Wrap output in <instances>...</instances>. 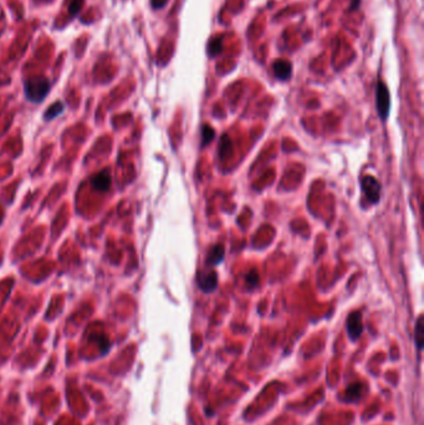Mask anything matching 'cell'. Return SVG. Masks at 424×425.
I'll return each instance as SVG.
<instances>
[{"instance_id":"cell-15","label":"cell","mask_w":424,"mask_h":425,"mask_svg":"<svg viewBox=\"0 0 424 425\" xmlns=\"http://www.w3.org/2000/svg\"><path fill=\"white\" fill-rule=\"evenodd\" d=\"M362 0H351V7H350V11L357 10L358 7L361 5Z\"/></svg>"},{"instance_id":"cell-3","label":"cell","mask_w":424,"mask_h":425,"mask_svg":"<svg viewBox=\"0 0 424 425\" xmlns=\"http://www.w3.org/2000/svg\"><path fill=\"white\" fill-rule=\"evenodd\" d=\"M361 188L370 203H378L381 196V186L372 175H364L361 180Z\"/></svg>"},{"instance_id":"cell-4","label":"cell","mask_w":424,"mask_h":425,"mask_svg":"<svg viewBox=\"0 0 424 425\" xmlns=\"http://www.w3.org/2000/svg\"><path fill=\"white\" fill-rule=\"evenodd\" d=\"M363 331V323H362V315L358 311H355L347 318V332H349L350 338L352 341H356L361 336Z\"/></svg>"},{"instance_id":"cell-2","label":"cell","mask_w":424,"mask_h":425,"mask_svg":"<svg viewBox=\"0 0 424 425\" xmlns=\"http://www.w3.org/2000/svg\"><path fill=\"white\" fill-rule=\"evenodd\" d=\"M376 104H377V111L381 119H387L388 113H390L391 108V96L390 91H388L387 86L384 82L379 81L377 84L376 89Z\"/></svg>"},{"instance_id":"cell-5","label":"cell","mask_w":424,"mask_h":425,"mask_svg":"<svg viewBox=\"0 0 424 425\" xmlns=\"http://www.w3.org/2000/svg\"><path fill=\"white\" fill-rule=\"evenodd\" d=\"M197 282H198L199 289L204 292H211L217 289L218 286V275L216 271H208V272H200L197 277Z\"/></svg>"},{"instance_id":"cell-13","label":"cell","mask_w":424,"mask_h":425,"mask_svg":"<svg viewBox=\"0 0 424 425\" xmlns=\"http://www.w3.org/2000/svg\"><path fill=\"white\" fill-rule=\"evenodd\" d=\"M202 138H203L202 139L203 145H208V143L214 138V131H213V128L209 127L208 125L203 126V128H202Z\"/></svg>"},{"instance_id":"cell-12","label":"cell","mask_w":424,"mask_h":425,"mask_svg":"<svg viewBox=\"0 0 424 425\" xmlns=\"http://www.w3.org/2000/svg\"><path fill=\"white\" fill-rule=\"evenodd\" d=\"M361 393H362V386L360 383H357V384H351L347 388V392H346V397L349 398V399L353 400L356 398L361 397Z\"/></svg>"},{"instance_id":"cell-9","label":"cell","mask_w":424,"mask_h":425,"mask_svg":"<svg viewBox=\"0 0 424 425\" xmlns=\"http://www.w3.org/2000/svg\"><path fill=\"white\" fill-rule=\"evenodd\" d=\"M64 110H65V105L63 104V102H60V101L55 102L54 105H51V106L45 111L44 118H45V121H50V119L56 118L57 116H60L61 113L64 112Z\"/></svg>"},{"instance_id":"cell-7","label":"cell","mask_w":424,"mask_h":425,"mask_svg":"<svg viewBox=\"0 0 424 425\" xmlns=\"http://www.w3.org/2000/svg\"><path fill=\"white\" fill-rule=\"evenodd\" d=\"M274 75L280 81H286L290 78L293 72V65L287 60H276L273 65Z\"/></svg>"},{"instance_id":"cell-11","label":"cell","mask_w":424,"mask_h":425,"mask_svg":"<svg viewBox=\"0 0 424 425\" xmlns=\"http://www.w3.org/2000/svg\"><path fill=\"white\" fill-rule=\"evenodd\" d=\"M223 48V40L222 39H211L209 41L208 45V51L210 56H214V55H218L219 52H222Z\"/></svg>"},{"instance_id":"cell-8","label":"cell","mask_w":424,"mask_h":425,"mask_svg":"<svg viewBox=\"0 0 424 425\" xmlns=\"http://www.w3.org/2000/svg\"><path fill=\"white\" fill-rule=\"evenodd\" d=\"M223 257H224V248H223V245L218 244L213 246L207 256L208 265H218V264L222 261Z\"/></svg>"},{"instance_id":"cell-10","label":"cell","mask_w":424,"mask_h":425,"mask_svg":"<svg viewBox=\"0 0 424 425\" xmlns=\"http://www.w3.org/2000/svg\"><path fill=\"white\" fill-rule=\"evenodd\" d=\"M423 339H424V326H423V316L418 317L417 325H416V343L418 350H422L423 347Z\"/></svg>"},{"instance_id":"cell-14","label":"cell","mask_w":424,"mask_h":425,"mask_svg":"<svg viewBox=\"0 0 424 425\" xmlns=\"http://www.w3.org/2000/svg\"><path fill=\"white\" fill-rule=\"evenodd\" d=\"M246 281H248V284L252 287H255L258 285L259 282V274L256 270H252L249 272L248 275H246Z\"/></svg>"},{"instance_id":"cell-1","label":"cell","mask_w":424,"mask_h":425,"mask_svg":"<svg viewBox=\"0 0 424 425\" xmlns=\"http://www.w3.org/2000/svg\"><path fill=\"white\" fill-rule=\"evenodd\" d=\"M50 91V82L45 77H32L24 82L26 98L32 104H40L46 98Z\"/></svg>"},{"instance_id":"cell-6","label":"cell","mask_w":424,"mask_h":425,"mask_svg":"<svg viewBox=\"0 0 424 425\" xmlns=\"http://www.w3.org/2000/svg\"><path fill=\"white\" fill-rule=\"evenodd\" d=\"M111 174L107 169H104L102 172L97 173L91 178V186L95 190L99 192H107L111 187Z\"/></svg>"}]
</instances>
